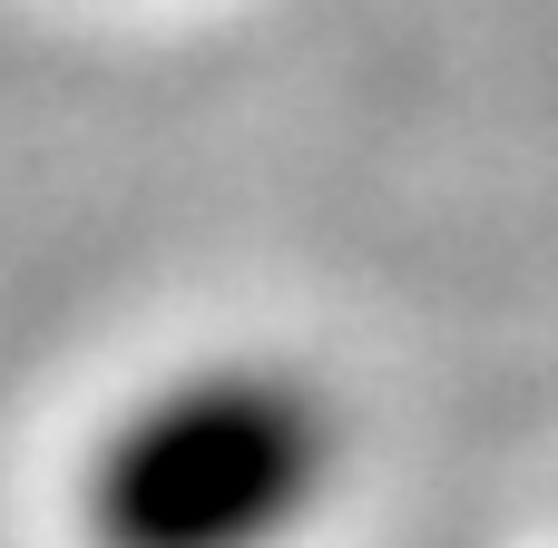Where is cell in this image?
Returning a JSON list of instances; mask_svg holds the SVG:
<instances>
[{"label":"cell","instance_id":"cell-1","mask_svg":"<svg viewBox=\"0 0 558 548\" xmlns=\"http://www.w3.org/2000/svg\"><path fill=\"white\" fill-rule=\"evenodd\" d=\"M353 471L333 382L294 353H196L78 451L88 548H304Z\"/></svg>","mask_w":558,"mask_h":548}]
</instances>
